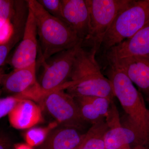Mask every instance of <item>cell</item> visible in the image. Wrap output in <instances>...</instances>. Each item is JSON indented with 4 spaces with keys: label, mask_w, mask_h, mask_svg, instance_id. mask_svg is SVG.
<instances>
[{
    "label": "cell",
    "mask_w": 149,
    "mask_h": 149,
    "mask_svg": "<svg viewBox=\"0 0 149 149\" xmlns=\"http://www.w3.org/2000/svg\"><path fill=\"white\" fill-rule=\"evenodd\" d=\"M43 107L61 126L73 127L81 130L85 122L80 115L73 97L57 89L45 94L40 101Z\"/></svg>",
    "instance_id": "7"
},
{
    "label": "cell",
    "mask_w": 149,
    "mask_h": 149,
    "mask_svg": "<svg viewBox=\"0 0 149 149\" xmlns=\"http://www.w3.org/2000/svg\"><path fill=\"white\" fill-rule=\"evenodd\" d=\"M105 120L109 127L105 136L106 149H120L129 146L131 149H148L136 132L121 124L115 105Z\"/></svg>",
    "instance_id": "10"
},
{
    "label": "cell",
    "mask_w": 149,
    "mask_h": 149,
    "mask_svg": "<svg viewBox=\"0 0 149 149\" xmlns=\"http://www.w3.org/2000/svg\"><path fill=\"white\" fill-rule=\"evenodd\" d=\"M13 146L8 135L0 131V149H12Z\"/></svg>",
    "instance_id": "24"
},
{
    "label": "cell",
    "mask_w": 149,
    "mask_h": 149,
    "mask_svg": "<svg viewBox=\"0 0 149 149\" xmlns=\"http://www.w3.org/2000/svg\"><path fill=\"white\" fill-rule=\"evenodd\" d=\"M109 62L123 70L131 82L148 98L149 57L130 56L113 60Z\"/></svg>",
    "instance_id": "11"
},
{
    "label": "cell",
    "mask_w": 149,
    "mask_h": 149,
    "mask_svg": "<svg viewBox=\"0 0 149 149\" xmlns=\"http://www.w3.org/2000/svg\"><path fill=\"white\" fill-rule=\"evenodd\" d=\"M36 65L14 69L3 77L2 88L6 93L21 100L36 101L41 89L36 79Z\"/></svg>",
    "instance_id": "8"
},
{
    "label": "cell",
    "mask_w": 149,
    "mask_h": 149,
    "mask_svg": "<svg viewBox=\"0 0 149 149\" xmlns=\"http://www.w3.org/2000/svg\"><path fill=\"white\" fill-rule=\"evenodd\" d=\"M13 149H34L27 143H18L14 145Z\"/></svg>",
    "instance_id": "25"
},
{
    "label": "cell",
    "mask_w": 149,
    "mask_h": 149,
    "mask_svg": "<svg viewBox=\"0 0 149 149\" xmlns=\"http://www.w3.org/2000/svg\"><path fill=\"white\" fill-rule=\"evenodd\" d=\"M83 43L80 42L73 47L56 54L48 59L47 62H41L44 69L38 83L42 91V98L45 94L56 89L63 90V86L69 81L74 58L79 49L83 47Z\"/></svg>",
    "instance_id": "6"
},
{
    "label": "cell",
    "mask_w": 149,
    "mask_h": 149,
    "mask_svg": "<svg viewBox=\"0 0 149 149\" xmlns=\"http://www.w3.org/2000/svg\"><path fill=\"white\" fill-rule=\"evenodd\" d=\"M97 53L81 47L74 58L72 72L65 91L73 97L99 96L113 100L111 83L102 73L95 58Z\"/></svg>",
    "instance_id": "2"
},
{
    "label": "cell",
    "mask_w": 149,
    "mask_h": 149,
    "mask_svg": "<svg viewBox=\"0 0 149 149\" xmlns=\"http://www.w3.org/2000/svg\"><path fill=\"white\" fill-rule=\"evenodd\" d=\"M64 21L83 42L89 30V13L85 0H61Z\"/></svg>",
    "instance_id": "13"
},
{
    "label": "cell",
    "mask_w": 149,
    "mask_h": 149,
    "mask_svg": "<svg viewBox=\"0 0 149 149\" xmlns=\"http://www.w3.org/2000/svg\"><path fill=\"white\" fill-rule=\"evenodd\" d=\"M21 99L15 96L0 98V118L8 115Z\"/></svg>",
    "instance_id": "21"
},
{
    "label": "cell",
    "mask_w": 149,
    "mask_h": 149,
    "mask_svg": "<svg viewBox=\"0 0 149 149\" xmlns=\"http://www.w3.org/2000/svg\"><path fill=\"white\" fill-rule=\"evenodd\" d=\"M109 61L130 56L149 57V21L132 37L106 53Z\"/></svg>",
    "instance_id": "12"
},
{
    "label": "cell",
    "mask_w": 149,
    "mask_h": 149,
    "mask_svg": "<svg viewBox=\"0 0 149 149\" xmlns=\"http://www.w3.org/2000/svg\"><path fill=\"white\" fill-rule=\"evenodd\" d=\"M38 1L51 15L64 21L61 0H39Z\"/></svg>",
    "instance_id": "20"
},
{
    "label": "cell",
    "mask_w": 149,
    "mask_h": 149,
    "mask_svg": "<svg viewBox=\"0 0 149 149\" xmlns=\"http://www.w3.org/2000/svg\"><path fill=\"white\" fill-rule=\"evenodd\" d=\"M35 17L40 41V61L73 47L83 42L66 22L51 15L36 0L27 1Z\"/></svg>",
    "instance_id": "3"
},
{
    "label": "cell",
    "mask_w": 149,
    "mask_h": 149,
    "mask_svg": "<svg viewBox=\"0 0 149 149\" xmlns=\"http://www.w3.org/2000/svg\"><path fill=\"white\" fill-rule=\"evenodd\" d=\"M85 134L73 127L61 126L52 130L39 149H78Z\"/></svg>",
    "instance_id": "15"
},
{
    "label": "cell",
    "mask_w": 149,
    "mask_h": 149,
    "mask_svg": "<svg viewBox=\"0 0 149 149\" xmlns=\"http://www.w3.org/2000/svg\"><path fill=\"white\" fill-rule=\"evenodd\" d=\"M109 128L105 120L92 125L78 149H106L105 136Z\"/></svg>",
    "instance_id": "16"
},
{
    "label": "cell",
    "mask_w": 149,
    "mask_h": 149,
    "mask_svg": "<svg viewBox=\"0 0 149 149\" xmlns=\"http://www.w3.org/2000/svg\"><path fill=\"white\" fill-rule=\"evenodd\" d=\"M56 122L52 123L46 127L30 128L24 137L26 143L30 146L40 147L46 141L51 131L58 126Z\"/></svg>",
    "instance_id": "18"
},
{
    "label": "cell",
    "mask_w": 149,
    "mask_h": 149,
    "mask_svg": "<svg viewBox=\"0 0 149 149\" xmlns=\"http://www.w3.org/2000/svg\"><path fill=\"white\" fill-rule=\"evenodd\" d=\"M120 149H131V148H130V147L129 146H125L123 147L122 148H121Z\"/></svg>",
    "instance_id": "27"
},
{
    "label": "cell",
    "mask_w": 149,
    "mask_h": 149,
    "mask_svg": "<svg viewBox=\"0 0 149 149\" xmlns=\"http://www.w3.org/2000/svg\"><path fill=\"white\" fill-rule=\"evenodd\" d=\"M15 33H13L10 39L7 42L0 45V68L5 62L10 50L15 44L17 42L18 38L17 36H15Z\"/></svg>",
    "instance_id": "23"
},
{
    "label": "cell",
    "mask_w": 149,
    "mask_h": 149,
    "mask_svg": "<svg viewBox=\"0 0 149 149\" xmlns=\"http://www.w3.org/2000/svg\"><path fill=\"white\" fill-rule=\"evenodd\" d=\"M37 36L35 17L28 8L22 40L17 47L10 61V64L14 69L27 67L37 63L38 49Z\"/></svg>",
    "instance_id": "9"
},
{
    "label": "cell",
    "mask_w": 149,
    "mask_h": 149,
    "mask_svg": "<svg viewBox=\"0 0 149 149\" xmlns=\"http://www.w3.org/2000/svg\"><path fill=\"white\" fill-rule=\"evenodd\" d=\"M11 125L18 129L32 128L42 120L41 108L34 102L21 100L8 114Z\"/></svg>",
    "instance_id": "14"
},
{
    "label": "cell",
    "mask_w": 149,
    "mask_h": 149,
    "mask_svg": "<svg viewBox=\"0 0 149 149\" xmlns=\"http://www.w3.org/2000/svg\"><path fill=\"white\" fill-rule=\"evenodd\" d=\"M5 73L4 71L2 68H0V88H2V80L3 77L4 76Z\"/></svg>",
    "instance_id": "26"
},
{
    "label": "cell",
    "mask_w": 149,
    "mask_h": 149,
    "mask_svg": "<svg viewBox=\"0 0 149 149\" xmlns=\"http://www.w3.org/2000/svg\"><path fill=\"white\" fill-rule=\"evenodd\" d=\"M74 98L79 108L81 117L85 122L93 124L105 120L85 96Z\"/></svg>",
    "instance_id": "17"
},
{
    "label": "cell",
    "mask_w": 149,
    "mask_h": 149,
    "mask_svg": "<svg viewBox=\"0 0 149 149\" xmlns=\"http://www.w3.org/2000/svg\"><path fill=\"white\" fill-rule=\"evenodd\" d=\"M98 112L101 116L106 119L109 115L113 100L99 96H85Z\"/></svg>",
    "instance_id": "19"
},
{
    "label": "cell",
    "mask_w": 149,
    "mask_h": 149,
    "mask_svg": "<svg viewBox=\"0 0 149 149\" xmlns=\"http://www.w3.org/2000/svg\"><path fill=\"white\" fill-rule=\"evenodd\" d=\"M107 74L114 96L127 115L125 126L136 132L149 149V109L141 92L135 88L123 70L115 64H110Z\"/></svg>",
    "instance_id": "1"
},
{
    "label": "cell",
    "mask_w": 149,
    "mask_h": 149,
    "mask_svg": "<svg viewBox=\"0 0 149 149\" xmlns=\"http://www.w3.org/2000/svg\"><path fill=\"white\" fill-rule=\"evenodd\" d=\"M148 99L149 103V97H148Z\"/></svg>",
    "instance_id": "28"
},
{
    "label": "cell",
    "mask_w": 149,
    "mask_h": 149,
    "mask_svg": "<svg viewBox=\"0 0 149 149\" xmlns=\"http://www.w3.org/2000/svg\"><path fill=\"white\" fill-rule=\"evenodd\" d=\"M149 21V0L133 1L120 11L102 43L104 52L129 39Z\"/></svg>",
    "instance_id": "4"
},
{
    "label": "cell",
    "mask_w": 149,
    "mask_h": 149,
    "mask_svg": "<svg viewBox=\"0 0 149 149\" xmlns=\"http://www.w3.org/2000/svg\"><path fill=\"white\" fill-rule=\"evenodd\" d=\"M131 1L85 0L89 13V30L83 43L87 42L92 47L91 49L97 53L116 17Z\"/></svg>",
    "instance_id": "5"
},
{
    "label": "cell",
    "mask_w": 149,
    "mask_h": 149,
    "mask_svg": "<svg viewBox=\"0 0 149 149\" xmlns=\"http://www.w3.org/2000/svg\"></svg>",
    "instance_id": "29"
},
{
    "label": "cell",
    "mask_w": 149,
    "mask_h": 149,
    "mask_svg": "<svg viewBox=\"0 0 149 149\" xmlns=\"http://www.w3.org/2000/svg\"><path fill=\"white\" fill-rule=\"evenodd\" d=\"M13 10V1L0 0V28L9 21Z\"/></svg>",
    "instance_id": "22"
}]
</instances>
